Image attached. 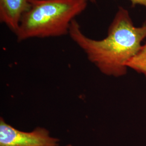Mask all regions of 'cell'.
Listing matches in <instances>:
<instances>
[{
  "mask_svg": "<svg viewBox=\"0 0 146 146\" xmlns=\"http://www.w3.org/2000/svg\"><path fill=\"white\" fill-rule=\"evenodd\" d=\"M88 1H90L91 2H93V3H94V2H96V0H88Z\"/></svg>",
  "mask_w": 146,
  "mask_h": 146,
  "instance_id": "cell-7",
  "label": "cell"
},
{
  "mask_svg": "<svg viewBox=\"0 0 146 146\" xmlns=\"http://www.w3.org/2000/svg\"><path fill=\"white\" fill-rule=\"evenodd\" d=\"M69 35L102 73L119 77L125 75L127 63L141 50L146 38V24L135 26L129 11L120 7L104 39L87 36L76 19L71 23Z\"/></svg>",
  "mask_w": 146,
  "mask_h": 146,
  "instance_id": "cell-1",
  "label": "cell"
},
{
  "mask_svg": "<svg viewBox=\"0 0 146 146\" xmlns=\"http://www.w3.org/2000/svg\"><path fill=\"white\" fill-rule=\"evenodd\" d=\"M132 5H141L145 7L146 8V0H129Z\"/></svg>",
  "mask_w": 146,
  "mask_h": 146,
  "instance_id": "cell-6",
  "label": "cell"
},
{
  "mask_svg": "<svg viewBox=\"0 0 146 146\" xmlns=\"http://www.w3.org/2000/svg\"><path fill=\"white\" fill-rule=\"evenodd\" d=\"M66 146H73L72 145H67Z\"/></svg>",
  "mask_w": 146,
  "mask_h": 146,
  "instance_id": "cell-8",
  "label": "cell"
},
{
  "mask_svg": "<svg viewBox=\"0 0 146 146\" xmlns=\"http://www.w3.org/2000/svg\"><path fill=\"white\" fill-rule=\"evenodd\" d=\"M59 141L44 128L22 131L7 123L2 117L0 119V146H58Z\"/></svg>",
  "mask_w": 146,
  "mask_h": 146,
  "instance_id": "cell-3",
  "label": "cell"
},
{
  "mask_svg": "<svg viewBox=\"0 0 146 146\" xmlns=\"http://www.w3.org/2000/svg\"><path fill=\"white\" fill-rule=\"evenodd\" d=\"M30 5V0H0L1 22L15 34Z\"/></svg>",
  "mask_w": 146,
  "mask_h": 146,
  "instance_id": "cell-4",
  "label": "cell"
},
{
  "mask_svg": "<svg viewBox=\"0 0 146 146\" xmlns=\"http://www.w3.org/2000/svg\"><path fill=\"white\" fill-rule=\"evenodd\" d=\"M127 67L146 76V42L139 52L127 63Z\"/></svg>",
  "mask_w": 146,
  "mask_h": 146,
  "instance_id": "cell-5",
  "label": "cell"
},
{
  "mask_svg": "<svg viewBox=\"0 0 146 146\" xmlns=\"http://www.w3.org/2000/svg\"><path fill=\"white\" fill-rule=\"evenodd\" d=\"M88 0H30V7L23 15L17 40L60 37L69 34L76 16L86 10Z\"/></svg>",
  "mask_w": 146,
  "mask_h": 146,
  "instance_id": "cell-2",
  "label": "cell"
}]
</instances>
